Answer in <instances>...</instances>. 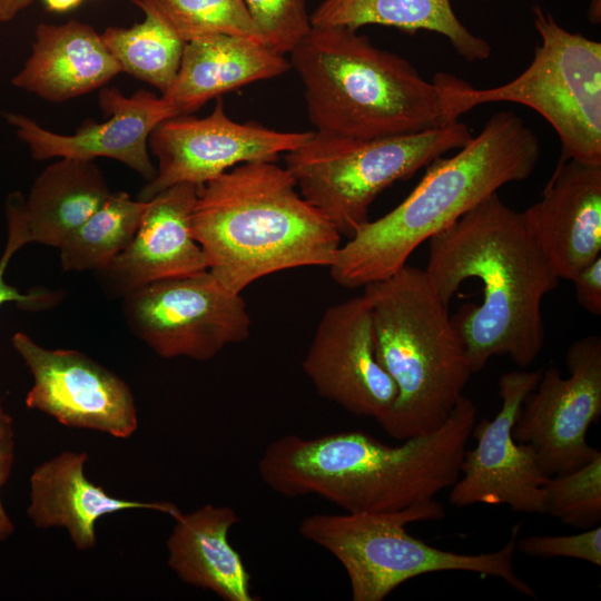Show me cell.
Masks as SVG:
<instances>
[{
	"label": "cell",
	"mask_w": 601,
	"mask_h": 601,
	"mask_svg": "<svg viewBox=\"0 0 601 601\" xmlns=\"http://www.w3.org/2000/svg\"><path fill=\"white\" fill-rule=\"evenodd\" d=\"M110 193L95 160L59 158L41 171L23 199L28 242L59 249Z\"/></svg>",
	"instance_id": "cell-23"
},
{
	"label": "cell",
	"mask_w": 601,
	"mask_h": 601,
	"mask_svg": "<svg viewBox=\"0 0 601 601\" xmlns=\"http://www.w3.org/2000/svg\"><path fill=\"white\" fill-rule=\"evenodd\" d=\"M32 2L33 0H0V22L11 21Z\"/></svg>",
	"instance_id": "cell-34"
},
{
	"label": "cell",
	"mask_w": 601,
	"mask_h": 601,
	"mask_svg": "<svg viewBox=\"0 0 601 601\" xmlns=\"http://www.w3.org/2000/svg\"><path fill=\"white\" fill-rule=\"evenodd\" d=\"M302 366L319 396L352 414L380 424L395 402L396 386L376 356L365 294L325 311Z\"/></svg>",
	"instance_id": "cell-15"
},
{
	"label": "cell",
	"mask_w": 601,
	"mask_h": 601,
	"mask_svg": "<svg viewBox=\"0 0 601 601\" xmlns=\"http://www.w3.org/2000/svg\"><path fill=\"white\" fill-rule=\"evenodd\" d=\"M588 17L592 23H600L601 21V0H591V4L588 11Z\"/></svg>",
	"instance_id": "cell-36"
},
{
	"label": "cell",
	"mask_w": 601,
	"mask_h": 601,
	"mask_svg": "<svg viewBox=\"0 0 601 601\" xmlns=\"http://www.w3.org/2000/svg\"><path fill=\"white\" fill-rule=\"evenodd\" d=\"M130 1L141 9L144 20L130 28L108 27L101 39L122 72L162 95L176 78L186 42L145 0Z\"/></svg>",
	"instance_id": "cell-25"
},
{
	"label": "cell",
	"mask_w": 601,
	"mask_h": 601,
	"mask_svg": "<svg viewBox=\"0 0 601 601\" xmlns=\"http://www.w3.org/2000/svg\"><path fill=\"white\" fill-rule=\"evenodd\" d=\"M122 72L101 35L70 20L39 23L31 53L12 85L50 102H63L102 88Z\"/></svg>",
	"instance_id": "cell-20"
},
{
	"label": "cell",
	"mask_w": 601,
	"mask_h": 601,
	"mask_svg": "<svg viewBox=\"0 0 601 601\" xmlns=\"http://www.w3.org/2000/svg\"><path fill=\"white\" fill-rule=\"evenodd\" d=\"M516 551L540 558H572L601 565V528L569 535H529L516 541Z\"/></svg>",
	"instance_id": "cell-30"
},
{
	"label": "cell",
	"mask_w": 601,
	"mask_h": 601,
	"mask_svg": "<svg viewBox=\"0 0 601 601\" xmlns=\"http://www.w3.org/2000/svg\"><path fill=\"white\" fill-rule=\"evenodd\" d=\"M21 243L14 237L8 236L7 244L3 250V254L0 258V307L6 303H18L22 306L28 305L29 307L47 304L51 300V294L48 293H38L32 292L30 294H22L16 287L9 285L4 279V274L8 267V264L12 256L23 247Z\"/></svg>",
	"instance_id": "cell-33"
},
{
	"label": "cell",
	"mask_w": 601,
	"mask_h": 601,
	"mask_svg": "<svg viewBox=\"0 0 601 601\" xmlns=\"http://www.w3.org/2000/svg\"><path fill=\"white\" fill-rule=\"evenodd\" d=\"M462 395L439 428L385 444L363 432L279 436L258 460L262 481L295 499L317 495L346 513L387 514L434 500L460 476L476 418Z\"/></svg>",
	"instance_id": "cell-2"
},
{
	"label": "cell",
	"mask_w": 601,
	"mask_h": 601,
	"mask_svg": "<svg viewBox=\"0 0 601 601\" xmlns=\"http://www.w3.org/2000/svg\"><path fill=\"white\" fill-rule=\"evenodd\" d=\"M425 273L449 305L462 283L483 286L477 306H463L452 317L472 373L495 355L528 367L544 346L542 300L559 277L532 236L522 211L497 193L428 239Z\"/></svg>",
	"instance_id": "cell-1"
},
{
	"label": "cell",
	"mask_w": 601,
	"mask_h": 601,
	"mask_svg": "<svg viewBox=\"0 0 601 601\" xmlns=\"http://www.w3.org/2000/svg\"><path fill=\"white\" fill-rule=\"evenodd\" d=\"M266 46L285 56L312 29L305 0H243Z\"/></svg>",
	"instance_id": "cell-29"
},
{
	"label": "cell",
	"mask_w": 601,
	"mask_h": 601,
	"mask_svg": "<svg viewBox=\"0 0 601 601\" xmlns=\"http://www.w3.org/2000/svg\"><path fill=\"white\" fill-rule=\"evenodd\" d=\"M541 154L538 136L511 111L494 114L452 157H439L394 209L357 228L341 246L329 272L358 288L390 277L424 242L513 181L526 179Z\"/></svg>",
	"instance_id": "cell-4"
},
{
	"label": "cell",
	"mask_w": 601,
	"mask_h": 601,
	"mask_svg": "<svg viewBox=\"0 0 601 601\" xmlns=\"http://www.w3.org/2000/svg\"><path fill=\"white\" fill-rule=\"evenodd\" d=\"M11 342L33 378L24 401L28 408L65 426L120 439L137 430L131 390L114 372L78 351L46 348L22 332L13 334Z\"/></svg>",
	"instance_id": "cell-14"
},
{
	"label": "cell",
	"mask_w": 601,
	"mask_h": 601,
	"mask_svg": "<svg viewBox=\"0 0 601 601\" xmlns=\"http://www.w3.org/2000/svg\"><path fill=\"white\" fill-rule=\"evenodd\" d=\"M472 137L461 121L372 139L313 131L303 145L286 152L285 161L299 194L341 236L349 238L370 220L368 208L384 189L447 151L462 148Z\"/></svg>",
	"instance_id": "cell-9"
},
{
	"label": "cell",
	"mask_w": 601,
	"mask_h": 601,
	"mask_svg": "<svg viewBox=\"0 0 601 601\" xmlns=\"http://www.w3.org/2000/svg\"><path fill=\"white\" fill-rule=\"evenodd\" d=\"M533 22L541 43L529 67L513 80L479 89L450 73L434 76L443 122H456L483 104L524 105L556 131L561 142L558 162L601 164V43L568 31L540 6L533 7Z\"/></svg>",
	"instance_id": "cell-7"
},
{
	"label": "cell",
	"mask_w": 601,
	"mask_h": 601,
	"mask_svg": "<svg viewBox=\"0 0 601 601\" xmlns=\"http://www.w3.org/2000/svg\"><path fill=\"white\" fill-rule=\"evenodd\" d=\"M14 462V428L12 417L0 405V541L10 538L14 532V524L7 513L1 490L7 483Z\"/></svg>",
	"instance_id": "cell-31"
},
{
	"label": "cell",
	"mask_w": 601,
	"mask_h": 601,
	"mask_svg": "<svg viewBox=\"0 0 601 601\" xmlns=\"http://www.w3.org/2000/svg\"><path fill=\"white\" fill-rule=\"evenodd\" d=\"M578 303L589 313L601 315V256L581 268L572 278Z\"/></svg>",
	"instance_id": "cell-32"
},
{
	"label": "cell",
	"mask_w": 601,
	"mask_h": 601,
	"mask_svg": "<svg viewBox=\"0 0 601 601\" xmlns=\"http://www.w3.org/2000/svg\"><path fill=\"white\" fill-rule=\"evenodd\" d=\"M445 516L436 500L396 513L312 514L302 520L299 534L334 555L347 573L353 601H383L404 582L443 571H469L502 579L515 591L538 594L514 569L521 524H515L499 550L463 554L434 548L411 535L405 525Z\"/></svg>",
	"instance_id": "cell-8"
},
{
	"label": "cell",
	"mask_w": 601,
	"mask_h": 601,
	"mask_svg": "<svg viewBox=\"0 0 601 601\" xmlns=\"http://www.w3.org/2000/svg\"><path fill=\"white\" fill-rule=\"evenodd\" d=\"M46 8L51 12H67L77 8L82 0H42Z\"/></svg>",
	"instance_id": "cell-35"
},
{
	"label": "cell",
	"mask_w": 601,
	"mask_h": 601,
	"mask_svg": "<svg viewBox=\"0 0 601 601\" xmlns=\"http://www.w3.org/2000/svg\"><path fill=\"white\" fill-rule=\"evenodd\" d=\"M569 376L555 366L542 372L513 427L516 442L530 444L548 475L572 472L601 452L587 441L601 415V338L589 335L566 352Z\"/></svg>",
	"instance_id": "cell-11"
},
{
	"label": "cell",
	"mask_w": 601,
	"mask_h": 601,
	"mask_svg": "<svg viewBox=\"0 0 601 601\" xmlns=\"http://www.w3.org/2000/svg\"><path fill=\"white\" fill-rule=\"evenodd\" d=\"M378 362L397 395L380 423L393 439L439 428L473 374L461 336L424 269L405 265L364 286Z\"/></svg>",
	"instance_id": "cell-6"
},
{
	"label": "cell",
	"mask_w": 601,
	"mask_h": 601,
	"mask_svg": "<svg viewBox=\"0 0 601 601\" xmlns=\"http://www.w3.org/2000/svg\"><path fill=\"white\" fill-rule=\"evenodd\" d=\"M312 132L278 131L257 122H236L226 115L218 97L207 117L173 116L152 130L148 147L158 160V168L138 199L147 201L177 184L204 185L244 162L275 161L280 154L303 145Z\"/></svg>",
	"instance_id": "cell-12"
},
{
	"label": "cell",
	"mask_w": 601,
	"mask_h": 601,
	"mask_svg": "<svg viewBox=\"0 0 601 601\" xmlns=\"http://www.w3.org/2000/svg\"><path fill=\"white\" fill-rule=\"evenodd\" d=\"M145 1L184 42L208 35H227L266 46L243 0Z\"/></svg>",
	"instance_id": "cell-27"
},
{
	"label": "cell",
	"mask_w": 601,
	"mask_h": 601,
	"mask_svg": "<svg viewBox=\"0 0 601 601\" xmlns=\"http://www.w3.org/2000/svg\"><path fill=\"white\" fill-rule=\"evenodd\" d=\"M544 514L564 524L591 529L601 520V453L583 466L548 477Z\"/></svg>",
	"instance_id": "cell-28"
},
{
	"label": "cell",
	"mask_w": 601,
	"mask_h": 601,
	"mask_svg": "<svg viewBox=\"0 0 601 601\" xmlns=\"http://www.w3.org/2000/svg\"><path fill=\"white\" fill-rule=\"evenodd\" d=\"M289 55L316 132L372 139L445 126L437 86L355 30L312 27Z\"/></svg>",
	"instance_id": "cell-5"
},
{
	"label": "cell",
	"mask_w": 601,
	"mask_h": 601,
	"mask_svg": "<svg viewBox=\"0 0 601 601\" xmlns=\"http://www.w3.org/2000/svg\"><path fill=\"white\" fill-rule=\"evenodd\" d=\"M86 452H63L39 464L30 476L28 518L41 529L63 528L78 550L96 546V523L110 513L147 509L175 518L180 511L167 502H140L109 495L85 475Z\"/></svg>",
	"instance_id": "cell-19"
},
{
	"label": "cell",
	"mask_w": 601,
	"mask_h": 601,
	"mask_svg": "<svg viewBox=\"0 0 601 601\" xmlns=\"http://www.w3.org/2000/svg\"><path fill=\"white\" fill-rule=\"evenodd\" d=\"M130 332L162 358L205 362L249 337L252 319L242 294L208 269L158 280L122 297Z\"/></svg>",
	"instance_id": "cell-10"
},
{
	"label": "cell",
	"mask_w": 601,
	"mask_h": 601,
	"mask_svg": "<svg viewBox=\"0 0 601 601\" xmlns=\"http://www.w3.org/2000/svg\"><path fill=\"white\" fill-rule=\"evenodd\" d=\"M284 56L252 40L208 35L185 43L180 66L161 97L175 116L189 115L226 92L285 73Z\"/></svg>",
	"instance_id": "cell-21"
},
{
	"label": "cell",
	"mask_w": 601,
	"mask_h": 601,
	"mask_svg": "<svg viewBox=\"0 0 601 601\" xmlns=\"http://www.w3.org/2000/svg\"><path fill=\"white\" fill-rule=\"evenodd\" d=\"M191 230L208 270L236 294L280 270L329 267L341 247L333 224L274 161L244 162L198 186Z\"/></svg>",
	"instance_id": "cell-3"
},
{
	"label": "cell",
	"mask_w": 601,
	"mask_h": 601,
	"mask_svg": "<svg viewBox=\"0 0 601 601\" xmlns=\"http://www.w3.org/2000/svg\"><path fill=\"white\" fill-rule=\"evenodd\" d=\"M522 213L556 276L572 280L601 256V164L558 162L540 200Z\"/></svg>",
	"instance_id": "cell-18"
},
{
	"label": "cell",
	"mask_w": 601,
	"mask_h": 601,
	"mask_svg": "<svg viewBox=\"0 0 601 601\" xmlns=\"http://www.w3.org/2000/svg\"><path fill=\"white\" fill-rule=\"evenodd\" d=\"M198 186L174 185L151 199L128 246L96 272L106 293L124 297L145 285L208 269L191 230Z\"/></svg>",
	"instance_id": "cell-17"
},
{
	"label": "cell",
	"mask_w": 601,
	"mask_h": 601,
	"mask_svg": "<svg viewBox=\"0 0 601 601\" xmlns=\"http://www.w3.org/2000/svg\"><path fill=\"white\" fill-rule=\"evenodd\" d=\"M98 102L109 118L102 122L86 120L71 135L50 131L21 114L6 112L4 118L36 160L105 157L152 180L156 168L148 154L149 136L161 121L175 116L171 107L161 96L147 90L127 97L110 87H102Z\"/></svg>",
	"instance_id": "cell-16"
},
{
	"label": "cell",
	"mask_w": 601,
	"mask_h": 601,
	"mask_svg": "<svg viewBox=\"0 0 601 601\" xmlns=\"http://www.w3.org/2000/svg\"><path fill=\"white\" fill-rule=\"evenodd\" d=\"M542 370L511 371L499 380L501 408L492 418L474 424L473 450H465L460 476L451 486L449 502L455 506L476 503L506 504L514 512L544 514V483L536 453L516 442L513 427L528 396L536 387Z\"/></svg>",
	"instance_id": "cell-13"
},
{
	"label": "cell",
	"mask_w": 601,
	"mask_h": 601,
	"mask_svg": "<svg viewBox=\"0 0 601 601\" xmlns=\"http://www.w3.org/2000/svg\"><path fill=\"white\" fill-rule=\"evenodd\" d=\"M147 204L134 200L126 191L110 193L60 246L62 268L96 273L107 267L131 242Z\"/></svg>",
	"instance_id": "cell-26"
},
{
	"label": "cell",
	"mask_w": 601,
	"mask_h": 601,
	"mask_svg": "<svg viewBox=\"0 0 601 601\" xmlns=\"http://www.w3.org/2000/svg\"><path fill=\"white\" fill-rule=\"evenodd\" d=\"M167 539L168 565L185 583L209 590L225 601H255L250 574L230 544L239 515L229 506L206 504L179 512Z\"/></svg>",
	"instance_id": "cell-22"
},
{
	"label": "cell",
	"mask_w": 601,
	"mask_h": 601,
	"mask_svg": "<svg viewBox=\"0 0 601 601\" xmlns=\"http://www.w3.org/2000/svg\"><path fill=\"white\" fill-rule=\"evenodd\" d=\"M311 23L355 31L367 24L432 31L445 37L467 61L485 60L491 55L489 42L461 22L450 0H324L311 14Z\"/></svg>",
	"instance_id": "cell-24"
}]
</instances>
